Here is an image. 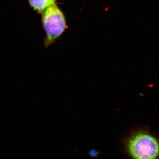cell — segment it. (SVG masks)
I'll use <instances>...</instances> for the list:
<instances>
[{
    "mask_svg": "<svg viewBox=\"0 0 159 159\" xmlns=\"http://www.w3.org/2000/svg\"><path fill=\"white\" fill-rule=\"evenodd\" d=\"M124 145L131 159H159V139L148 129L134 131L124 140Z\"/></svg>",
    "mask_w": 159,
    "mask_h": 159,
    "instance_id": "obj_1",
    "label": "cell"
},
{
    "mask_svg": "<svg viewBox=\"0 0 159 159\" xmlns=\"http://www.w3.org/2000/svg\"><path fill=\"white\" fill-rule=\"evenodd\" d=\"M43 24L49 42L57 38L64 31L65 19L56 5L53 4L46 9L43 16Z\"/></svg>",
    "mask_w": 159,
    "mask_h": 159,
    "instance_id": "obj_2",
    "label": "cell"
},
{
    "mask_svg": "<svg viewBox=\"0 0 159 159\" xmlns=\"http://www.w3.org/2000/svg\"><path fill=\"white\" fill-rule=\"evenodd\" d=\"M34 10L42 12L53 4L55 0H29Z\"/></svg>",
    "mask_w": 159,
    "mask_h": 159,
    "instance_id": "obj_3",
    "label": "cell"
}]
</instances>
